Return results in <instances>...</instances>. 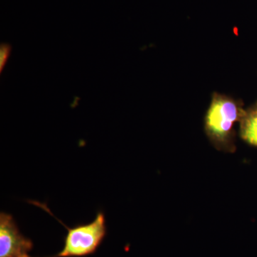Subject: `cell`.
Instances as JSON below:
<instances>
[{
  "instance_id": "cell-1",
  "label": "cell",
  "mask_w": 257,
  "mask_h": 257,
  "mask_svg": "<svg viewBox=\"0 0 257 257\" xmlns=\"http://www.w3.org/2000/svg\"><path fill=\"white\" fill-rule=\"evenodd\" d=\"M30 204L40 207L55 218L67 230L64 239V246L60 252L47 257H83L96 252L106 235L105 216L102 211L96 213L92 222L69 227L57 219L46 204L37 201H28Z\"/></svg>"
},
{
  "instance_id": "cell-2",
  "label": "cell",
  "mask_w": 257,
  "mask_h": 257,
  "mask_svg": "<svg viewBox=\"0 0 257 257\" xmlns=\"http://www.w3.org/2000/svg\"><path fill=\"white\" fill-rule=\"evenodd\" d=\"M241 116V109L236 101L216 94L206 116V128L209 137L216 143H227L235 122Z\"/></svg>"
},
{
  "instance_id": "cell-3",
  "label": "cell",
  "mask_w": 257,
  "mask_h": 257,
  "mask_svg": "<svg viewBox=\"0 0 257 257\" xmlns=\"http://www.w3.org/2000/svg\"><path fill=\"white\" fill-rule=\"evenodd\" d=\"M31 239L24 236L11 214L0 213V257H34Z\"/></svg>"
},
{
  "instance_id": "cell-4",
  "label": "cell",
  "mask_w": 257,
  "mask_h": 257,
  "mask_svg": "<svg viewBox=\"0 0 257 257\" xmlns=\"http://www.w3.org/2000/svg\"><path fill=\"white\" fill-rule=\"evenodd\" d=\"M241 135L245 141L257 147V109L251 111L243 119Z\"/></svg>"
},
{
  "instance_id": "cell-5",
  "label": "cell",
  "mask_w": 257,
  "mask_h": 257,
  "mask_svg": "<svg viewBox=\"0 0 257 257\" xmlns=\"http://www.w3.org/2000/svg\"><path fill=\"white\" fill-rule=\"evenodd\" d=\"M12 45L9 43L0 45V73H3L12 52Z\"/></svg>"
}]
</instances>
